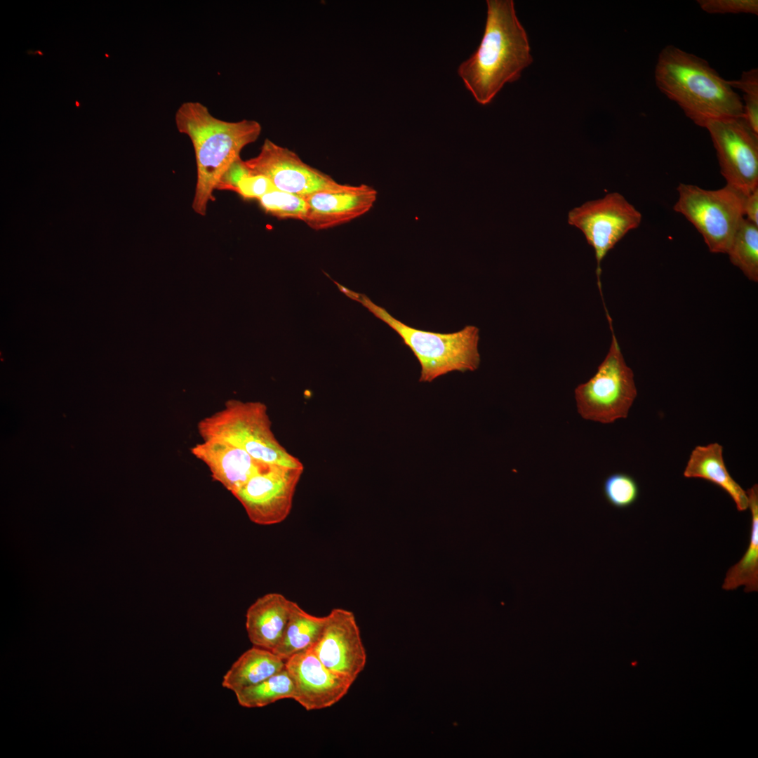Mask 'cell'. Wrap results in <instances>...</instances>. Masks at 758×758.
I'll return each mask as SVG.
<instances>
[{
	"mask_svg": "<svg viewBox=\"0 0 758 758\" xmlns=\"http://www.w3.org/2000/svg\"><path fill=\"white\" fill-rule=\"evenodd\" d=\"M245 163L240 158L234 161L222 176L216 190L234 191L239 181L252 174Z\"/></svg>",
	"mask_w": 758,
	"mask_h": 758,
	"instance_id": "obj_28",
	"label": "cell"
},
{
	"mask_svg": "<svg viewBox=\"0 0 758 758\" xmlns=\"http://www.w3.org/2000/svg\"><path fill=\"white\" fill-rule=\"evenodd\" d=\"M190 452L207 466L212 478L232 494L266 465L244 450L219 439L203 440Z\"/></svg>",
	"mask_w": 758,
	"mask_h": 758,
	"instance_id": "obj_15",
	"label": "cell"
},
{
	"mask_svg": "<svg viewBox=\"0 0 758 758\" xmlns=\"http://www.w3.org/2000/svg\"><path fill=\"white\" fill-rule=\"evenodd\" d=\"M641 213L618 192L588 201L568 213V223L580 230L595 254L596 273L601 290V262L630 230L637 228Z\"/></svg>",
	"mask_w": 758,
	"mask_h": 758,
	"instance_id": "obj_8",
	"label": "cell"
},
{
	"mask_svg": "<svg viewBox=\"0 0 758 758\" xmlns=\"http://www.w3.org/2000/svg\"><path fill=\"white\" fill-rule=\"evenodd\" d=\"M731 262L738 267L746 277L758 281V225L744 218L727 253Z\"/></svg>",
	"mask_w": 758,
	"mask_h": 758,
	"instance_id": "obj_22",
	"label": "cell"
},
{
	"mask_svg": "<svg viewBox=\"0 0 758 758\" xmlns=\"http://www.w3.org/2000/svg\"><path fill=\"white\" fill-rule=\"evenodd\" d=\"M307 197L275 190L258 199L265 213L279 219L305 221L307 214Z\"/></svg>",
	"mask_w": 758,
	"mask_h": 758,
	"instance_id": "obj_23",
	"label": "cell"
},
{
	"mask_svg": "<svg viewBox=\"0 0 758 758\" xmlns=\"http://www.w3.org/2000/svg\"><path fill=\"white\" fill-rule=\"evenodd\" d=\"M744 215L747 220L758 225V188L745 196Z\"/></svg>",
	"mask_w": 758,
	"mask_h": 758,
	"instance_id": "obj_29",
	"label": "cell"
},
{
	"mask_svg": "<svg viewBox=\"0 0 758 758\" xmlns=\"http://www.w3.org/2000/svg\"><path fill=\"white\" fill-rule=\"evenodd\" d=\"M245 163L253 174L270 179L277 190L302 197L344 185L305 164L293 151L267 138L258 154Z\"/></svg>",
	"mask_w": 758,
	"mask_h": 758,
	"instance_id": "obj_11",
	"label": "cell"
},
{
	"mask_svg": "<svg viewBox=\"0 0 758 758\" xmlns=\"http://www.w3.org/2000/svg\"><path fill=\"white\" fill-rule=\"evenodd\" d=\"M277 190L267 177L260 174H251L238 183L233 192L244 199H258L265 194Z\"/></svg>",
	"mask_w": 758,
	"mask_h": 758,
	"instance_id": "obj_27",
	"label": "cell"
},
{
	"mask_svg": "<svg viewBox=\"0 0 758 758\" xmlns=\"http://www.w3.org/2000/svg\"><path fill=\"white\" fill-rule=\"evenodd\" d=\"M746 494L752 516L750 542L741 559L727 571L722 585L725 590L740 586H745V592L758 590V485L754 484Z\"/></svg>",
	"mask_w": 758,
	"mask_h": 758,
	"instance_id": "obj_19",
	"label": "cell"
},
{
	"mask_svg": "<svg viewBox=\"0 0 758 758\" xmlns=\"http://www.w3.org/2000/svg\"><path fill=\"white\" fill-rule=\"evenodd\" d=\"M700 8L710 14H758L757 0H698Z\"/></svg>",
	"mask_w": 758,
	"mask_h": 758,
	"instance_id": "obj_26",
	"label": "cell"
},
{
	"mask_svg": "<svg viewBox=\"0 0 758 758\" xmlns=\"http://www.w3.org/2000/svg\"><path fill=\"white\" fill-rule=\"evenodd\" d=\"M280 593L266 594L256 599L246 614V629L255 646L272 651L281 641L293 604Z\"/></svg>",
	"mask_w": 758,
	"mask_h": 758,
	"instance_id": "obj_16",
	"label": "cell"
},
{
	"mask_svg": "<svg viewBox=\"0 0 758 758\" xmlns=\"http://www.w3.org/2000/svg\"><path fill=\"white\" fill-rule=\"evenodd\" d=\"M304 469L266 465L232 495L251 521L259 525L282 522L289 515Z\"/></svg>",
	"mask_w": 758,
	"mask_h": 758,
	"instance_id": "obj_10",
	"label": "cell"
},
{
	"mask_svg": "<svg viewBox=\"0 0 758 758\" xmlns=\"http://www.w3.org/2000/svg\"><path fill=\"white\" fill-rule=\"evenodd\" d=\"M674 210L701 234L709 251L727 253L744 215L745 195L726 185L716 190L681 183Z\"/></svg>",
	"mask_w": 758,
	"mask_h": 758,
	"instance_id": "obj_7",
	"label": "cell"
},
{
	"mask_svg": "<svg viewBox=\"0 0 758 758\" xmlns=\"http://www.w3.org/2000/svg\"><path fill=\"white\" fill-rule=\"evenodd\" d=\"M603 493L612 506L624 509L632 505L638 499L639 489L635 479L625 473H614L606 478Z\"/></svg>",
	"mask_w": 758,
	"mask_h": 758,
	"instance_id": "obj_24",
	"label": "cell"
},
{
	"mask_svg": "<svg viewBox=\"0 0 758 758\" xmlns=\"http://www.w3.org/2000/svg\"><path fill=\"white\" fill-rule=\"evenodd\" d=\"M234 694L238 703L244 707H262L282 699L293 700L295 686L285 667L268 679Z\"/></svg>",
	"mask_w": 758,
	"mask_h": 758,
	"instance_id": "obj_21",
	"label": "cell"
},
{
	"mask_svg": "<svg viewBox=\"0 0 758 758\" xmlns=\"http://www.w3.org/2000/svg\"><path fill=\"white\" fill-rule=\"evenodd\" d=\"M286 661L272 651L255 646L243 653L227 671L222 686L234 693L285 669Z\"/></svg>",
	"mask_w": 758,
	"mask_h": 758,
	"instance_id": "obj_18",
	"label": "cell"
},
{
	"mask_svg": "<svg viewBox=\"0 0 758 758\" xmlns=\"http://www.w3.org/2000/svg\"><path fill=\"white\" fill-rule=\"evenodd\" d=\"M105 56H106V57H109V55L108 54H105Z\"/></svg>",
	"mask_w": 758,
	"mask_h": 758,
	"instance_id": "obj_31",
	"label": "cell"
},
{
	"mask_svg": "<svg viewBox=\"0 0 758 758\" xmlns=\"http://www.w3.org/2000/svg\"><path fill=\"white\" fill-rule=\"evenodd\" d=\"M285 667L294 684L293 700L307 711L333 706L348 693L353 684L326 668L312 649L287 659Z\"/></svg>",
	"mask_w": 758,
	"mask_h": 758,
	"instance_id": "obj_13",
	"label": "cell"
},
{
	"mask_svg": "<svg viewBox=\"0 0 758 758\" xmlns=\"http://www.w3.org/2000/svg\"><path fill=\"white\" fill-rule=\"evenodd\" d=\"M178 131L191 140L197 164V182L192 204L193 211L206 215L213 192L230 165L240 158L241 150L259 138L262 127L255 120L227 121L215 117L204 104L187 101L175 114Z\"/></svg>",
	"mask_w": 758,
	"mask_h": 758,
	"instance_id": "obj_2",
	"label": "cell"
},
{
	"mask_svg": "<svg viewBox=\"0 0 758 758\" xmlns=\"http://www.w3.org/2000/svg\"><path fill=\"white\" fill-rule=\"evenodd\" d=\"M326 616H316L293 602L282 638L272 651L285 661L293 655L312 649L319 639Z\"/></svg>",
	"mask_w": 758,
	"mask_h": 758,
	"instance_id": "obj_20",
	"label": "cell"
},
{
	"mask_svg": "<svg viewBox=\"0 0 758 758\" xmlns=\"http://www.w3.org/2000/svg\"><path fill=\"white\" fill-rule=\"evenodd\" d=\"M197 430L203 440L228 442L263 464L304 469L302 463L275 437L267 408L262 402L230 399L222 409L200 420Z\"/></svg>",
	"mask_w": 758,
	"mask_h": 758,
	"instance_id": "obj_5",
	"label": "cell"
},
{
	"mask_svg": "<svg viewBox=\"0 0 758 758\" xmlns=\"http://www.w3.org/2000/svg\"><path fill=\"white\" fill-rule=\"evenodd\" d=\"M376 199L377 191L364 184L319 191L306 197L304 222L314 230L333 228L366 213Z\"/></svg>",
	"mask_w": 758,
	"mask_h": 758,
	"instance_id": "obj_14",
	"label": "cell"
},
{
	"mask_svg": "<svg viewBox=\"0 0 758 758\" xmlns=\"http://www.w3.org/2000/svg\"><path fill=\"white\" fill-rule=\"evenodd\" d=\"M484 35L476 51L458 68L465 88L480 105L489 104L507 83L533 62L527 34L512 0H487Z\"/></svg>",
	"mask_w": 758,
	"mask_h": 758,
	"instance_id": "obj_1",
	"label": "cell"
},
{
	"mask_svg": "<svg viewBox=\"0 0 758 758\" xmlns=\"http://www.w3.org/2000/svg\"><path fill=\"white\" fill-rule=\"evenodd\" d=\"M654 79L657 88L700 127L712 120L743 117V100L728 81L707 61L677 46L660 51Z\"/></svg>",
	"mask_w": 758,
	"mask_h": 758,
	"instance_id": "obj_3",
	"label": "cell"
},
{
	"mask_svg": "<svg viewBox=\"0 0 758 758\" xmlns=\"http://www.w3.org/2000/svg\"><path fill=\"white\" fill-rule=\"evenodd\" d=\"M733 88L741 91L743 95V118L750 128L758 134V69L743 72L740 78L728 81Z\"/></svg>",
	"mask_w": 758,
	"mask_h": 758,
	"instance_id": "obj_25",
	"label": "cell"
},
{
	"mask_svg": "<svg viewBox=\"0 0 758 758\" xmlns=\"http://www.w3.org/2000/svg\"><path fill=\"white\" fill-rule=\"evenodd\" d=\"M340 291L360 302L398 333L420 363L419 381L432 382L452 371H474L478 368L479 330L477 326H465L458 331L449 333L415 328L393 317L366 295L344 286L340 288Z\"/></svg>",
	"mask_w": 758,
	"mask_h": 758,
	"instance_id": "obj_4",
	"label": "cell"
},
{
	"mask_svg": "<svg viewBox=\"0 0 758 758\" xmlns=\"http://www.w3.org/2000/svg\"><path fill=\"white\" fill-rule=\"evenodd\" d=\"M75 104H76V106H77V107H79V102H78L77 100H76V102H75Z\"/></svg>",
	"mask_w": 758,
	"mask_h": 758,
	"instance_id": "obj_30",
	"label": "cell"
},
{
	"mask_svg": "<svg viewBox=\"0 0 758 758\" xmlns=\"http://www.w3.org/2000/svg\"><path fill=\"white\" fill-rule=\"evenodd\" d=\"M326 616L323 632L312 650L331 672L353 683L366 661L355 616L342 608L333 609Z\"/></svg>",
	"mask_w": 758,
	"mask_h": 758,
	"instance_id": "obj_12",
	"label": "cell"
},
{
	"mask_svg": "<svg viewBox=\"0 0 758 758\" xmlns=\"http://www.w3.org/2000/svg\"><path fill=\"white\" fill-rule=\"evenodd\" d=\"M608 317L612 332L609 352L595 374L574 390L580 415L603 424L626 418L637 395L633 371L624 359Z\"/></svg>",
	"mask_w": 758,
	"mask_h": 758,
	"instance_id": "obj_6",
	"label": "cell"
},
{
	"mask_svg": "<svg viewBox=\"0 0 758 758\" xmlns=\"http://www.w3.org/2000/svg\"><path fill=\"white\" fill-rule=\"evenodd\" d=\"M686 478L708 481L726 492L740 512L748 507V500L742 487L733 479L723 458V446L718 443L696 446L691 451L683 472Z\"/></svg>",
	"mask_w": 758,
	"mask_h": 758,
	"instance_id": "obj_17",
	"label": "cell"
},
{
	"mask_svg": "<svg viewBox=\"0 0 758 758\" xmlns=\"http://www.w3.org/2000/svg\"><path fill=\"white\" fill-rule=\"evenodd\" d=\"M726 185L747 196L758 188V134L741 117L705 124Z\"/></svg>",
	"mask_w": 758,
	"mask_h": 758,
	"instance_id": "obj_9",
	"label": "cell"
}]
</instances>
